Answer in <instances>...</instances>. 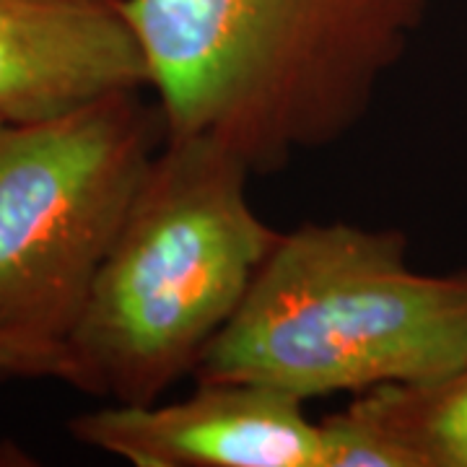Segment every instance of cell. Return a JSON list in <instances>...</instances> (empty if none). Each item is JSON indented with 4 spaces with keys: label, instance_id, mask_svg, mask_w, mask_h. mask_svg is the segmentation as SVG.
I'll list each match as a JSON object with an SVG mask.
<instances>
[{
    "label": "cell",
    "instance_id": "cell-1",
    "mask_svg": "<svg viewBox=\"0 0 467 467\" xmlns=\"http://www.w3.org/2000/svg\"><path fill=\"white\" fill-rule=\"evenodd\" d=\"M174 138H211L252 174L343 140L429 0H119Z\"/></svg>",
    "mask_w": 467,
    "mask_h": 467
},
{
    "label": "cell",
    "instance_id": "cell-2",
    "mask_svg": "<svg viewBox=\"0 0 467 467\" xmlns=\"http://www.w3.org/2000/svg\"><path fill=\"white\" fill-rule=\"evenodd\" d=\"M465 364L467 270L418 273L400 229L330 221L278 234L192 377L265 384L306 402L439 382Z\"/></svg>",
    "mask_w": 467,
    "mask_h": 467
},
{
    "label": "cell",
    "instance_id": "cell-3",
    "mask_svg": "<svg viewBox=\"0 0 467 467\" xmlns=\"http://www.w3.org/2000/svg\"><path fill=\"white\" fill-rule=\"evenodd\" d=\"M250 177L211 138H164L67 337L81 389L143 405L195 371L281 234Z\"/></svg>",
    "mask_w": 467,
    "mask_h": 467
},
{
    "label": "cell",
    "instance_id": "cell-4",
    "mask_svg": "<svg viewBox=\"0 0 467 467\" xmlns=\"http://www.w3.org/2000/svg\"><path fill=\"white\" fill-rule=\"evenodd\" d=\"M140 91L0 122V330L67 343L167 138Z\"/></svg>",
    "mask_w": 467,
    "mask_h": 467
},
{
    "label": "cell",
    "instance_id": "cell-5",
    "mask_svg": "<svg viewBox=\"0 0 467 467\" xmlns=\"http://www.w3.org/2000/svg\"><path fill=\"white\" fill-rule=\"evenodd\" d=\"M70 434L135 467H322L319 420L265 384L195 379L184 400L81 413Z\"/></svg>",
    "mask_w": 467,
    "mask_h": 467
},
{
    "label": "cell",
    "instance_id": "cell-6",
    "mask_svg": "<svg viewBox=\"0 0 467 467\" xmlns=\"http://www.w3.org/2000/svg\"><path fill=\"white\" fill-rule=\"evenodd\" d=\"M150 88L149 66L109 0H0V122H39Z\"/></svg>",
    "mask_w": 467,
    "mask_h": 467
},
{
    "label": "cell",
    "instance_id": "cell-7",
    "mask_svg": "<svg viewBox=\"0 0 467 467\" xmlns=\"http://www.w3.org/2000/svg\"><path fill=\"white\" fill-rule=\"evenodd\" d=\"M319 436L322 467H467V364L439 382L358 392Z\"/></svg>",
    "mask_w": 467,
    "mask_h": 467
},
{
    "label": "cell",
    "instance_id": "cell-8",
    "mask_svg": "<svg viewBox=\"0 0 467 467\" xmlns=\"http://www.w3.org/2000/svg\"><path fill=\"white\" fill-rule=\"evenodd\" d=\"M0 377L57 379L81 389V368L67 343L5 330H0Z\"/></svg>",
    "mask_w": 467,
    "mask_h": 467
},
{
    "label": "cell",
    "instance_id": "cell-9",
    "mask_svg": "<svg viewBox=\"0 0 467 467\" xmlns=\"http://www.w3.org/2000/svg\"><path fill=\"white\" fill-rule=\"evenodd\" d=\"M109 3H119V0H109Z\"/></svg>",
    "mask_w": 467,
    "mask_h": 467
}]
</instances>
